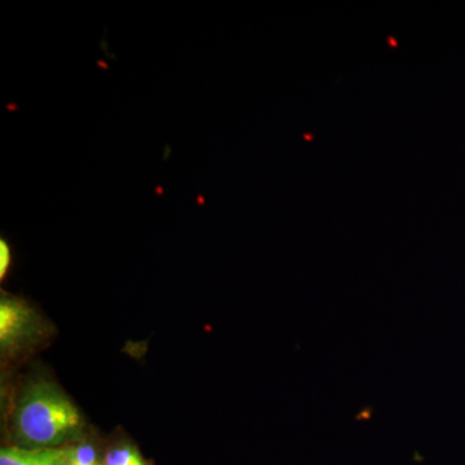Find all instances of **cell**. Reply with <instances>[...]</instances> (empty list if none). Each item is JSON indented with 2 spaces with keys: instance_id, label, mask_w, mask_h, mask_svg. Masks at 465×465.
<instances>
[{
  "instance_id": "obj_1",
  "label": "cell",
  "mask_w": 465,
  "mask_h": 465,
  "mask_svg": "<svg viewBox=\"0 0 465 465\" xmlns=\"http://www.w3.org/2000/svg\"><path fill=\"white\" fill-rule=\"evenodd\" d=\"M11 433L15 445L29 450L65 448L84 433L78 407L54 381L36 379L21 391Z\"/></svg>"
},
{
  "instance_id": "obj_2",
  "label": "cell",
  "mask_w": 465,
  "mask_h": 465,
  "mask_svg": "<svg viewBox=\"0 0 465 465\" xmlns=\"http://www.w3.org/2000/svg\"><path fill=\"white\" fill-rule=\"evenodd\" d=\"M41 318L35 309L17 296L2 293L0 298V351L11 356L36 341L41 335Z\"/></svg>"
},
{
  "instance_id": "obj_3",
  "label": "cell",
  "mask_w": 465,
  "mask_h": 465,
  "mask_svg": "<svg viewBox=\"0 0 465 465\" xmlns=\"http://www.w3.org/2000/svg\"><path fill=\"white\" fill-rule=\"evenodd\" d=\"M70 461L72 445L45 450L5 446L0 450V465H67Z\"/></svg>"
},
{
  "instance_id": "obj_4",
  "label": "cell",
  "mask_w": 465,
  "mask_h": 465,
  "mask_svg": "<svg viewBox=\"0 0 465 465\" xmlns=\"http://www.w3.org/2000/svg\"><path fill=\"white\" fill-rule=\"evenodd\" d=\"M103 465H146L139 450L131 443H118L106 452Z\"/></svg>"
},
{
  "instance_id": "obj_5",
  "label": "cell",
  "mask_w": 465,
  "mask_h": 465,
  "mask_svg": "<svg viewBox=\"0 0 465 465\" xmlns=\"http://www.w3.org/2000/svg\"><path fill=\"white\" fill-rule=\"evenodd\" d=\"M72 463L75 465H103L97 450L91 443L72 445Z\"/></svg>"
},
{
  "instance_id": "obj_6",
  "label": "cell",
  "mask_w": 465,
  "mask_h": 465,
  "mask_svg": "<svg viewBox=\"0 0 465 465\" xmlns=\"http://www.w3.org/2000/svg\"><path fill=\"white\" fill-rule=\"evenodd\" d=\"M12 262V251L8 242L0 240V278L5 280L8 275L9 268Z\"/></svg>"
},
{
  "instance_id": "obj_7",
  "label": "cell",
  "mask_w": 465,
  "mask_h": 465,
  "mask_svg": "<svg viewBox=\"0 0 465 465\" xmlns=\"http://www.w3.org/2000/svg\"><path fill=\"white\" fill-rule=\"evenodd\" d=\"M67 465H75V464H73V463H72V461H70V463H69V464H67Z\"/></svg>"
}]
</instances>
